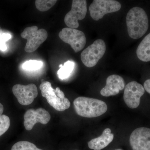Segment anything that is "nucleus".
Segmentation results:
<instances>
[{
    "mask_svg": "<svg viewBox=\"0 0 150 150\" xmlns=\"http://www.w3.org/2000/svg\"><path fill=\"white\" fill-rule=\"evenodd\" d=\"M126 23L128 34L134 39L142 37L149 28L147 15L139 7H135L129 11L126 15Z\"/></svg>",
    "mask_w": 150,
    "mask_h": 150,
    "instance_id": "f257e3e1",
    "label": "nucleus"
},
{
    "mask_svg": "<svg viewBox=\"0 0 150 150\" xmlns=\"http://www.w3.org/2000/svg\"><path fill=\"white\" fill-rule=\"evenodd\" d=\"M74 104L78 115L85 118L98 117L107 110V105L105 102L96 98L79 97L74 100Z\"/></svg>",
    "mask_w": 150,
    "mask_h": 150,
    "instance_id": "f03ea898",
    "label": "nucleus"
},
{
    "mask_svg": "<svg viewBox=\"0 0 150 150\" xmlns=\"http://www.w3.org/2000/svg\"><path fill=\"white\" fill-rule=\"evenodd\" d=\"M39 88L42 96L57 111H64L70 107L69 100L65 97L64 94L59 87L55 89L52 88L51 83L44 81L40 84Z\"/></svg>",
    "mask_w": 150,
    "mask_h": 150,
    "instance_id": "7ed1b4c3",
    "label": "nucleus"
},
{
    "mask_svg": "<svg viewBox=\"0 0 150 150\" xmlns=\"http://www.w3.org/2000/svg\"><path fill=\"white\" fill-rule=\"evenodd\" d=\"M21 35L27 40L25 51L27 53H32L36 51L47 39L48 33L45 29L38 30V27L34 25L25 28Z\"/></svg>",
    "mask_w": 150,
    "mask_h": 150,
    "instance_id": "20e7f679",
    "label": "nucleus"
},
{
    "mask_svg": "<svg viewBox=\"0 0 150 150\" xmlns=\"http://www.w3.org/2000/svg\"><path fill=\"white\" fill-rule=\"evenodd\" d=\"M105 51L106 45L104 41L102 39H97L83 51L81 60L86 67L91 68L95 66L103 57Z\"/></svg>",
    "mask_w": 150,
    "mask_h": 150,
    "instance_id": "39448f33",
    "label": "nucleus"
},
{
    "mask_svg": "<svg viewBox=\"0 0 150 150\" xmlns=\"http://www.w3.org/2000/svg\"><path fill=\"white\" fill-rule=\"evenodd\" d=\"M121 4L114 0H94L89 8L91 16L94 20L102 19L106 14L115 12L120 10Z\"/></svg>",
    "mask_w": 150,
    "mask_h": 150,
    "instance_id": "423d86ee",
    "label": "nucleus"
},
{
    "mask_svg": "<svg viewBox=\"0 0 150 150\" xmlns=\"http://www.w3.org/2000/svg\"><path fill=\"white\" fill-rule=\"evenodd\" d=\"M59 35L63 42L69 44L76 53L82 50L86 46V35L79 30L65 28L59 32Z\"/></svg>",
    "mask_w": 150,
    "mask_h": 150,
    "instance_id": "0eeeda50",
    "label": "nucleus"
},
{
    "mask_svg": "<svg viewBox=\"0 0 150 150\" xmlns=\"http://www.w3.org/2000/svg\"><path fill=\"white\" fill-rule=\"evenodd\" d=\"M87 11L86 1L74 0L71 10L65 16V24L70 28H78L79 25L78 21L82 20L85 18Z\"/></svg>",
    "mask_w": 150,
    "mask_h": 150,
    "instance_id": "6e6552de",
    "label": "nucleus"
},
{
    "mask_svg": "<svg viewBox=\"0 0 150 150\" xmlns=\"http://www.w3.org/2000/svg\"><path fill=\"white\" fill-rule=\"evenodd\" d=\"M145 93L144 86L137 82L129 83L125 87L123 100L130 108H137L139 105L141 97Z\"/></svg>",
    "mask_w": 150,
    "mask_h": 150,
    "instance_id": "1a4fd4ad",
    "label": "nucleus"
},
{
    "mask_svg": "<svg viewBox=\"0 0 150 150\" xmlns=\"http://www.w3.org/2000/svg\"><path fill=\"white\" fill-rule=\"evenodd\" d=\"M12 91L19 103L23 105L31 104L38 94L37 87L33 83L15 85L13 87Z\"/></svg>",
    "mask_w": 150,
    "mask_h": 150,
    "instance_id": "9d476101",
    "label": "nucleus"
},
{
    "mask_svg": "<svg viewBox=\"0 0 150 150\" xmlns=\"http://www.w3.org/2000/svg\"><path fill=\"white\" fill-rule=\"evenodd\" d=\"M129 141L133 150H150V129L141 127L135 129Z\"/></svg>",
    "mask_w": 150,
    "mask_h": 150,
    "instance_id": "9b49d317",
    "label": "nucleus"
},
{
    "mask_svg": "<svg viewBox=\"0 0 150 150\" xmlns=\"http://www.w3.org/2000/svg\"><path fill=\"white\" fill-rule=\"evenodd\" d=\"M24 126L28 131L32 130L37 123L47 124L51 119V115L44 108H40L36 110L30 109L24 115Z\"/></svg>",
    "mask_w": 150,
    "mask_h": 150,
    "instance_id": "f8f14e48",
    "label": "nucleus"
},
{
    "mask_svg": "<svg viewBox=\"0 0 150 150\" xmlns=\"http://www.w3.org/2000/svg\"><path fill=\"white\" fill-rule=\"evenodd\" d=\"M125 81L121 76L110 75L106 79V85L100 91V94L105 97L116 95L125 88Z\"/></svg>",
    "mask_w": 150,
    "mask_h": 150,
    "instance_id": "ddd939ff",
    "label": "nucleus"
},
{
    "mask_svg": "<svg viewBox=\"0 0 150 150\" xmlns=\"http://www.w3.org/2000/svg\"><path fill=\"white\" fill-rule=\"evenodd\" d=\"M111 132L110 129H105L100 137L93 139L88 142V147L94 150H102L106 147L112 142L114 138V135L111 134Z\"/></svg>",
    "mask_w": 150,
    "mask_h": 150,
    "instance_id": "4468645a",
    "label": "nucleus"
},
{
    "mask_svg": "<svg viewBox=\"0 0 150 150\" xmlns=\"http://www.w3.org/2000/svg\"><path fill=\"white\" fill-rule=\"evenodd\" d=\"M137 57L143 62H150V33L145 36L137 48Z\"/></svg>",
    "mask_w": 150,
    "mask_h": 150,
    "instance_id": "2eb2a0df",
    "label": "nucleus"
},
{
    "mask_svg": "<svg viewBox=\"0 0 150 150\" xmlns=\"http://www.w3.org/2000/svg\"><path fill=\"white\" fill-rule=\"evenodd\" d=\"M74 67L75 63L70 61L65 62L64 65H60V69L57 72L59 79L64 80L69 78L72 73Z\"/></svg>",
    "mask_w": 150,
    "mask_h": 150,
    "instance_id": "dca6fc26",
    "label": "nucleus"
},
{
    "mask_svg": "<svg viewBox=\"0 0 150 150\" xmlns=\"http://www.w3.org/2000/svg\"><path fill=\"white\" fill-rule=\"evenodd\" d=\"M57 1L56 0H37L35 1V6L38 11L45 12L54 6Z\"/></svg>",
    "mask_w": 150,
    "mask_h": 150,
    "instance_id": "f3484780",
    "label": "nucleus"
},
{
    "mask_svg": "<svg viewBox=\"0 0 150 150\" xmlns=\"http://www.w3.org/2000/svg\"><path fill=\"white\" fill-rule=\"evenodd\" d=\"M11 150H42L38 148L34 144L27 141L17 142L13 145Z\"/></svg>",
    "mask_w": 150,
    "mask_h": 150,
    "instance_id": "a211bd4d",
    "label": "nucleus"
},
{
    "mask_svg": "<svg viewBox=\"0 0 150 150\" xmlns=\"http://www.w3.org/2000/svg\"><path fill=\"white\" fill-rule=\"evenodd\" d=\"M43 62L36 60H29L25 62L23 68L27 71H35L43 67Z\"/></svg>",
    "mask_w": 150,
    "mask_h": 150,
    "instance_id": "6ab92c4d",
    "label": "nucleus"
},
{
    "mask_svg": "<svg viewBox=\"0 0 150 150\" xmlns=\"http://www.w3.org/2000/svg\"><path fill=\"white\" fill-rule=\"evenodd\" d=\"M10 126V120L8 116L2 115L0 116V137L7 131Z\"/></svg>",
    "mask_w": 150,
    "mask_h": 150,
    "instance_id": "aec40b11",
    "label": "nucleus"
},
{
    "mask_svg": "<svg viewBox=\"0 0 150 150\" xmlns=\"http://www.w3.org/2000/svg\"><path fill=\"white\" fill-rule=\"evenodd\" d=\"M11 36L8 33H2L0 35V49L2 51H5L7 49L6 42L11 39Z\"/></svg>",
    "mask_w": 150,
    "mask_h": 150,
    "instance_id": "412c9836",
    "label": "nucleus"
},
{
    "mask_svg": "<svg viewBox=\"0 0 150 150\" xmlns=\"http://www.w3.org/2000/svg\"><path fill=\"white\" fill-rule=\"evenodd\" d=\"M144 87L145 90L150 94V79L145 81Z\"/></svg>",
    "mask_w": 150,
    "mask_h": 150,
    "instance_id": "4be33fe9",
    "label": "nucleus"
},
{
    "mask_svg": "<svg viewBox=\"0 0 150 150\" xmlns=\"http://www.w3.org/2000/svg\"><path fill=\"white\" fill-rule=\"evenodd\" d=\"M4 106L1 103H0V116L2 115V113L4 112Z\"/></svg>",
    "mask_w": 150,
    "mask_h": 150,
    "instance_id": "5701e85b",
    "label": "nucleus"
},
{
    "mask_svg": "<svg viewBox=\"0 0 150 150\" xmlns=\"http://www.w3.org/2000/svg\"><path fill=\"white\" fill-rule=\"evenodd\" d=\"M2 33V30L0 26V35Z\"/></svg>",
    "mask_w": 150,
    "mask_h": 150,
    "instance_id": "b1692460",
    "label": "nucleus"
},
{
    "mask_svg": "<svg viewBox=\"0 0 150 150\" xmlns=\"http://www.w3.org/2000/svg\"><path fill=\"white\" fill-rule=\"evenodd\" d=\"M121 150V149H117V150Z\"/></svg>",
    "mask_w": 150,
    "mask_h": 150,
    "instance_id": "393cba45",
    "label": "nucleus"
},
{
    "mask_svg": "<svg viewBox=\"0 0 150 150\" xmlns=\"http://www.w3.org/2000/svg\"></svg>",
    "mask_w": 150,
    "mask_h": 150,
    "instance_id": "a878e982",
    "label": "nucleus"
}]
</instances>
